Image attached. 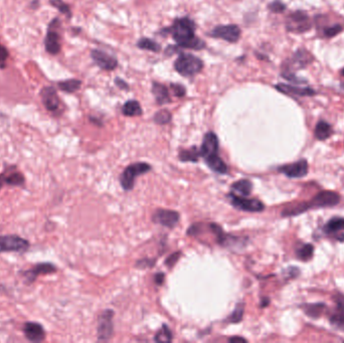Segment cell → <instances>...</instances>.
Listing matches in <instances>:
<instances>
[{"mask_svg": "<svg viewBox=\"0 0 344 343\" xmlns=\"http://www.w3.org/2000/svg\"><path fill=\"white\" fill-rule=\"evenodd\" d=\"M197 25L188 16L175 18L173 24L163 28L159 33L162 35L170 34L176 45L181 49L201 50L205 48V43L196 35Z\"/></svg>", "mask_w": 344, "mask_h": 343, "instance_id": "cell-1", "label": "cell"}, {"mask_svg": "<svg viewBox=\"0 0 344 343\" xmlns=\"http://www.w3.org/2000/svg\"><path fill=\"white\" fill-rule=\"evenodd\" d=\"M203 62L192 53L181 52L174 62V70L182 77L190 78L203 70Z\"/></svg>", "mask_w": 344, "mask_h": 343, "instance_id": "cell-2", "label": "cell"}, {"mask_svg": "<svg viewBox=\"0 0 344 343\" xmlns=\"http://www.w3.org/2000/svg\"><path fill=\"white\" fill-rule=\"evenodd\" d=\"M151 169V166L145 163V162H136L133 164H130L128 167L125 168L120 176V183L122 188L129 192L134 187L135 179Z\"/></svg>", "mask_w": 344, "mask_h": 343, "instance_id": "cell-3", "label": "cell"}, {"mask_svg": "<svg viewBox=\"0 0 344 343\" xmlns=\"http://www.w3.org/2000/svg\"><path fill=\"white\" fill-rule=\"evenodd\" d=\"M30 246L29 241L18 235L0 236V254L3 253H25Z\"/></svg>", "mask_w": 344, "mask_h": 343, "instance_id": "cell-4", "label": "cell"}, {"mask_svg": "<svg viewBox=\"0 0 344 343\" xmlns=\"http://www.w3.org/2000/svg\"><path fill=\"white\" fill-rule=\"evenodd\" d=\"M60 26H61V21L58 17L53 18L48 26V31L45 39V48L46 51L51 55L59 54L62 49L61 34L58 30Z\"/></svg>", "mask_w": 344, "mask_h": 343, "instance_id": "cell-5", "label": "cell"}, {"mask_svg": "<svg viewBox=\"0 0 344 343\" xmlns=\"http://www.w3.org/2000/svg\"><path fill=\"white\" fill-rule=\"evenodd\" d=\"M312 26L311 21L307 13L301 10H297L292 12L286 21V28L290 32L294 33H303L310 30Z\"/></svg>", "mask_w": 344, "mask_h": 343, "instance_id": "cell-6", "label": "cell"}, {"mask_svg": "<svg viewBox=\"0 0 344 343\" xmlns=\"http://www.w3.org/2000/svg\"><path fill=\"white\" fill-rule=\"evenodd\" d=\"M231 203L236 207L249 213H260L265 208L264 203L257 198H246V196H240L234 193L228 195Z\"/></svg>", "mask_w": 344, "mask_h": 343, "instance_id": "cell-7", "label": "cell"}, {"mask_svg": "<svg viewBox=\"0 0 344 343\" xmlns=\"http://www.w3.org/2000/svg\"><path fill=\"white\" fill-rule=\"evenodd\" d=\"M241 28L237 25H224L216 26L209 33L214 39H220L230 44H236L241 39Z\"/></svg>", "mask_w": 344, "mask_h": 343, "instance_id": "cell-8", "label": "cell"}, {"mask_svg": "<svg viewBox=\"0 0 344 343\" xmlns=\"http://www.w3.org/2000/svg\"><path fill=\"white\" fill-rule=\"evenodd\" d=\"M55 272H56V267L53 264L45 262V263L36 264L30 269L21 272V275L25 278L24 281H25V285L29 286V285L33 284L40 276L53 274Z\"/></svg>", "mask_w": 344, "mask_h": 343, "instance_id": "cell-9", "label": "cell"}, {"mask_svg": "<svg viewBox=\"0 0 344 343\" xmlns=\"http://www.w3.org/2000/svg\"><path fill=\"white\" fill-rule=\"evenodd\" d=\"M114 312L112 310H105L100 316L98 320V340L107 341L112 337L114 325H113Z\"/></svg>", "mask_w": 344, "mask_h": 343, "instance_id": "cell-10", "label": "cell"}, {"mask_svg": "<svg viewBox=\"0 0 344 343\" xmlns=\"http://www.w3.org/2000/svg\"><path fill=\"white\" fill-rule=\"evenodd\" d=\"M219 138L214 132H207L202 140V144L200 147V156L204 158V160H209L212 158L218 157L219 155Z\"/></svg>", "mask_w": 344, "mask_h": 343, "instance_id": "cell-11", "label": "cell"}, {"mask_svg": "<svg viewBox=\"0 0 344 343\" xmlns=\"http://www.w3.org/2000/svg\"><path fill=\"white\" fill-rule=\"evenodd\" d=\"M91 58L93 62L103 71H114L118 66V61L115 56L102 49H92Z\"/></svg>", "mask_w": 344, "mask_h": 343, "instance_id": "cell-12", "label": "cell"}, {"mask_svg": "<svg viewBox=\"0 0 344 343\" xmlns=\"http://www.w3.org/2000/svg\"><path fill=\"white\" fill-rule=\"evenodd\" d=\"M42 102L45 108L51 113H55L61 108V100L56 90L53 87H44L40 93Z\"/></svg>", "mask_w": 344, "mask_h": 343, "instance_id": "cell-13", "label": "cell"}, {"mask_svg": "<svg viewBox=\"0 0 344 343\" xmlns=\"http://www.w3.org/2000/svg\"><path fill=\"white\" fill-rule=\"evenodd\" d=\"M23 331L25 338L30 342H42L46 339L47 333L44 326L41 323L28 321L25 322Z\"/></svg>", "mask_w": 344, "mask_h": 343, "instance_id": "cell-14", "label": "cell"}, {"mask_svg": "<svg viewBox=\"0 0 344 343\" xmlns=\"http://www.w3.org/2000/svg\"><path fill=\"white\" fill-rule=\"evenodd\" d=\"M152 220L155 223L161 224L163 226L172 228L174 227L179 221V214L171 209H157L152 217Z\"/></svg>", "mask_w": 344, "mask_h": 343, "instance_id": "cell-15", "label": "cell"}, {"mask_svg": "<svg viewBox=\"0 0 344 343\" xmlns=\"http://www.w3.org/2000/svg\"><path fill=\"white\" fill-rule=\"evenodd\" d=\"M340 201V196L336 193L333 192H321L314 198L311 200V202H307L309 208L312 207H327V206H334Z\"/></svg>", "mask_w": 344, "mask_h": 343, "instance_id": "cell-16", "label": "cell"}, {"mask_svg": "<svg viewBox=\"0 0 344 343\" xmlns=\"http://www.w3.org/2000/svg\"><path fill=\"white\" fill-rule=\"evenodd\" d=\"M279 172L284 173L286 176L291 178H300L308 173V163L305 159H302L295 163L281 166L279 168Z\"/></svg>", "mask_w": 344, "mask_h": 343, "instance_id": "cell-17", "label": "cell"}, {"mask_svg": "<svg viewBox=\"0 0 344 343\" xmlns=\"http://www.w3.org/2000/svg\"><path fill=\"white\" fill-rule=\"evenodd\" d=\"M334 300L336 303V310L330 315L329 321L334 328L344 331V296L336 295Z\"/></svg>", "mask_w": 344, "mask_h": 343, "instance_id": "cell-18", "label": "cell"}, {"mask_svg": "<svg viewBox=\"0 0 344 343\" xmlns=\"http://www.w3.org/2000/svg\"><path fill=\"white\" fill-rule=\"evenodd\" d=\"M313 58L311 56V54L305 50V49H298L294 53L292 60L289 62L288 65L284 64L283 65V69L284 70H290L292 68L295 69H303L305 67H307V65H309L312 62Z\"/></svg>", "mask_w": 344, "mask_h": 343, "instance_id": "cell-19", "label": "cell"}, {"mask_svg": "<svg viewBox=\"0 0 344 343\" xmlns=\"http://www.w3.org/2000/svg\"><path fill=\"white\" fill-rule=\"evenodd\" d=\"M275 88L280 93L290 95V96H297V97H311L316 94V92L311 88H300V87H294V86L286 85V84H278L275 86Z\"/></svg>", "mask_w": 344, "mask_h": 343, "instance_id": "cell-20", "label": "cell"}, {"mask_svg": "<svg viewBox=\"0 0 344 343\" xmlns=\"http://www.w3.org/2000/svg\"><path fill=\"white\" fill-rule=\"evenodd\" d=\"M152 94L155 98L156 103L159 106L171 103L169 91L166 88V86H164L163 84H160L158 82H153L152 83Z\"/></svg>", "mask_w": 344, "mask_h": 343, "instance_id": "cell-21", "label": "cell"}, {"mask_svg": "<svg viewBox=\"0 0 344 343\" xmlns=\"http://www.w3.org/2000/svg\"><path fill=\"white\" fill-rule=\"evenodd\" d=\"M10 170H11V167L9 169H6V172H3L5 185L16 186V187H25V175L22 172H17L16 168H15L14 172H10Z\"/></svg>", "mask_w": 344, "mask_h": 343, "instance_id": "cell-22", "label": "cell"}, {"mask_svg": "<svg viewBox=\"0 0 344 343\" xmlns=\"http://www.w3.org/2000/svg\"><path fill=\"white\" fill-rule=\"evenodd\" d=\"M122 113L127 117H137V116H141L143 111L138 101L130 100L124 104L122 107Z\"/></svg>", "mask_w": 344, "mask_h": 343, "instance_id": "cell-23", "label": "cell"}, {"mask_svg": "<svg viewBox=\"0 0 344 343\" xmlns=\"http://www.w3.org/2000/svg\"><path fill=\"white\" fill-rule=\"evenodd\" d=\"M82 87V81L77 79H69L65 81H61L58 83V88L68 94H72L80 90Z\"/></svg>", "mask_w": 344, "mask_h": 343, "instance_id": "cell-24", "label": "cell"}, {"mask_svg": "<svg viewBox=\"0 0 344 343\" xmlns=\"http://www.w3.org/2000/svg\"><path fill=\"white\" fill-rule=\"evenodd\" d=\"M332 133H333V130H332V127L329 123H327L324 120H321L317 123V125L315 127L314 134H315V137L318 140H326L327 138H329L332 135Z\"/></svg>", "mask_w": 344, "mask_h": 343, "instance_id": "cell-25", "label": "cell"}, {"mask_svg": "<svg viewBox=\"0 0 344 343\" xmlns=\"http://www.w3.org/2000/svg\"><path fill=\"white\" fill-rule=\"evenodd\" d=\"M252 188H253V184L247 179L238 180L235 183H233V185H232V189L235 193L240 194L242 196H250L251 192H252Z\"/></svg>", "mask_w": 344, "mask_h": 343, "instance_id": "cell-26", "label": "cell"}, {"mask_svg": "<svg viewBox=\"0 0 344 343\" xmlns=\"http://www.w3.org/2000/svg\"><path fill=\"white\" fill-rule=\"evenodd\" d=\"M344 231L343 218H333L324 225V232L327 234H333Z\"/></svg>", "mask_w": 344, "mask_h": 343, "instance_id": "cell-27", "label": "cell"}, {"mask_svg": "<svg viewBox=\"0 0 344 343\" xmlns=\"http://www.w3.org/2000/svg\"><path fill=\"white\" fill-rule=\"evenodd\" d=\"M137 47L139 49H145V50H149L152 52H160L161 51V46L156 43L155 41L148 39V37H143L140 39L137 43Z\"/></svg>", "mask_w": 344, "mask_h": 343, "instance_id": "cell-28", "label": "cell"}, {"mask_svg": "<svg viewBox=\"0 0 344 343\" xmlns=\"http://www.w3.org/2000/svg\"><path fill=\"white\" fill-rule=\"evenodd\" d=\"M309 209L308 203L307 202H302V203H297L296 205H291L286 207L282 212L283 217H292V216H298L304 212Z\"/></svg>", "mask_w": 344, "mask_h": 343, "instance_id": "cell-29", "label": "cell"}, {"mask_svg": "<svg viewBox=\"0 0 344 343\" xmlns=\"http://www.w3.org/2000/svg\"><path fill=\"white\" fill-rule=\"evenodd\" d=\"M326 306L322 303H318V304H311V305H305L304 306V312L312 317V318H318L322 313L324 312Z\"/></svg>", "mask_w": 344, "mask_h": 343, "instance_id": "cell-30", "label": "cell"}, {"mask_svg": "<svg viewBox=\"0 0 344 343\" xmlns=\"http://www.w3.org/2000/svg\"><path fill=\"white\" fill-rule=\"evenodd\" d=\"M49 4L56 8L62 14L66 15V17L68 20H71L72 18V10H71V7L68 3H66L64 0H49Z\"/></svg>", "mask_w": 344, "mask_h": 343, "instance_id": "cell-31", "label": "cell"}, {"mask_svg": "<svg viewBox=\"0 0 344 343\" xmlns=\"http://www.w3.org/2000/svg\"><path fill=\"white\" fill-rule=\"evenodd\" d=\"M200 156V150L197 147L190 148L188 150H181L179 152V159L182 161L196 162Z\"/></svg>", "mask_w": 344, "mask_h": 343, "instance_id": "cell-32", "label": "cell"}, {"mask_svg": "<svg viewBox=\"0 0 344 343\" xmlns=\"http://www.w3.org/2000/svg\"><path fill=\"white\" fill-rule=\"evenodd\" d=\"M154 340L156 342H171L172 332L167 325H162L160 330L155 334Z\"/></svg>", "mask_w": 344, "mask_h": 343, "instance_id": "cell-33", "label": "cell"}, {"mask_svg": "<svg viewBox=\"0 0 344 343\" xmlns=\"http://www.w3.org/2000/svg\"><path fill=\"white\" fill-rule=\"evenodd\" d=\"M313 252H314L313 245L307 244V245H302L301 247H299L296 252V255H297L298 259H300L301 261L306 262V261H309L312 258Z\"/></svg>", "mask_w": 344, "mask_h": 343, "instance_id": "cell-34", "label": "cell"}, {"mask_svg": "<svg viewBox=\"0 0 344 343\" xmlns=\"http://www.w3.org/2000/svg\"><path fill=\"white\" fill-rule=\"evenodd\" d=\"M172 115L171 113L168 110H160L157 113H155L153 120L154 122L158 125H165L171 121Z\"/></svg>", "mask_w": 344, "mask_h": 343, "instance_id": "cell-35", "label": "cell"}, {"mask_svg": "<svg viewBox=\"0 0 344 343\" xmlns=\"http://www.w3.org/2000/svg\"><path fill=\"white\" fill-rule=\"evenodd\" d=\"M343 30V27L340 25H332L327 26L323 30V35L326 37H334Z\"/></svg>", "mask_w": 344, "mask_h": 343, "instance_id": "cell-36", "label": "cell"}, {"mask_svg": "<svg viewBox=\"0 0 344 343\" xmlns=\"http://www.w3.org/2000/svg\"><path fill=\"white\" fill-rule=\"evenodd\" d=\"M243 316H244V305L243 304H239L236 307V309L234 310V312L231 314V316L227 319L232 323H238V322L242 321Z\"/></svg>", "mask_w": 344, "mask_h": 343, "instance_id": "cell-37", "label": "cell"}, {"mask_svg": "<svg viewBox=\"0 0 344 343\" xmlns=\"http://www.w3.org/2000/svg\"><path fill=\"white\" fill-rule=\"evenodd\" d=\"M170 89H171L172 93L175 97L177 98H182L185 96L186 94V89L184 88V86H182L181 84H176V83H172L170 84Z\"/></svg>", "mask_w": 344, "mask_h": 343, "instance_id": "cell-38", "label": "cell"}, {"mask_svg": "<svg viewBox=\"0 0 344 343\" xmlns=\"http://www.w3.org/2000/svg\"><path fill=\"white\" fill-rule=\"evenodd\" d=\"M268 8H269L270 11L274 12V13H281V12L285 11L286 5L280 0H274L268 5Z\"/></svg>", "mask_w": 344, "mask_h": 343, "instance_id": "cell-39", "label": "cell"}, {"mask_svg": "<svg viewBox=\"0 0 344 343\" xmlns=\"http://www.w3.org/2000/svg\"><path fill=\"white\" fill-rule=\"evenodd\" d=\"M8 56H9L8 50L3 45L0 44V69H4L6 67Z\"/></svg>", "mask_w": 344, "mask_h": 343, "instance_id": "cell-40", "label": "cell"}, {"mask_svg": "<svg viewBox=\"0 0 344 343\" xmlns=\"http://www.w3.org/2000/svg\"><path fill=\"white\" fill-rule=\"evenodd\" d=\"M156 260L155 259H143L140 260L136 263V267L139 269H147V268H152L155 265Z\"/></svg>", "mask_w": 344, "mask_h": 343, "instance_id": "cell-41", "label": "cell"}, {"mask_svg": "<svg viewBox=\"0 0 344 343\" xmlns=\"http://www.w3.org/2000/svg\"><path fill=\"white\" fill-rule=\"evenodd\" d=\"M180 257V253H174L171 256H169L166 261H165V265L168 267V268H172L178 261Z\"/></svg>", "mask_w": 344, "mask_h": 343, "instance_id": "cell-42", "label": "cell"}, {"mask_svg": "<svg viewBox=\"0 0 344 343\" xmlns=\"http://www.w3.org/2000/svg\"><path fill=\"white\" fill-rule=\"evenodd\" d=\"M115 85H116L120 90H123V91H129V89H130V87H129V85L127 84V82L124 81L122 79H120V78H116V79H115Z\"/></svg>", "mask_w": 344, "mask_h": 343, "instance_id": "cell-43", "label": "cell"}, {"mask_svg": "<svg viewBox=\"0 0 344 343\" xmlns=\"http://www.w3.org/2000/svg\"><path fill=\"white\" fill-rule=\"evenodd\" d=\"M181 49V48H179L178 46H168V47L165 49V54H166L167 56L172 55V54H174L175 52L180 51V49Z\"/></svg>", "mask_w": 344, "mask_h": 343, "instance_id": "cell-44", "label": "cell"}, {"mask_svg": "<svg viewBox=\"0 0 344 343\" xmlns=\"http://www.w3.org/2000/svg\"><path fill=\"white\" fill-rule=\"evenodd\" d=\"M164 278H165V275L163 273H158L156 276H155V282L158 284V285H162V283L164 282Z\"/></svg>", "mask_w": 344, "mask_h": 343, "instance_id": "cell-45", "label": "cell"}, {"mask_svg": "<svg viewBox=\"0 0 344 343\" xmlns=\"http://www.w3.org/2000/svg\"><path fill=\"white\" fill-rule=\"evenodd\" d=\"M230 342H246V339L243 338V337H240V336H235V337H232L228 339Z\"/></svg>", "mask_w": 344, "mask_h": 343, "instance_id": "cell-46", "label": "cell"}, {"mask_svg": "<svg viewBox=\"0 0 344 343\" xmlns=\"http://www.w3.org/2000/svg\"><path fill=\"white\" fill-rule=\"evenodd\" d=\"M4 185H5V182H4V176H3V173H0V190L3 188Z\"/></svg>", "mask_w": 344, "mask_h": 343, "instance_id": "cell-47", "label": "cell"}, {"mask_svg": "<svg viewBox=\"0 0 344 343\" xmlns=\"http://www.w3.org/2000/svg\"><path fill=\"white\" fill-rule=\"evenodd\" d=\"M39 5H40V3H39V0H34V1L32 2V4H31V7H32L33 9H36V8L39 7Z\"/></svg>", "mask_w": 344, "mask_h": 343, "instance_id": "cell-48", "label": "cell"}, {"mask_svg": "<svg viewBox=\"0 0 344 343\" xmlns=\"http://www.w3.org/2000/svg\"><path fill=\"white\" fill-rule=\"evenodd\" d=\"M341 74H342V75L344 77V69L342 70V71H341Z\"/></svg>", "mask_w": 344, "mask_h": 343, "instance_id": "cell-49", "label": "cell"}]
</instances>
